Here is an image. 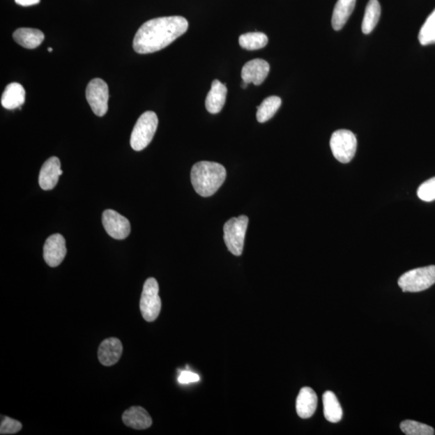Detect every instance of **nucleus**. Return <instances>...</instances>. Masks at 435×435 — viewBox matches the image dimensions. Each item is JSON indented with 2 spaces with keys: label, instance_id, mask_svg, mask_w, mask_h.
Returning a JSON list of instances; mask_svg holds the SVG:
<instances>
[{
  "label": "nucleus",
  "instance_id": "nucleus-1",
  "mask_svg": "<svg viewBox=\"0 0 435 435\" xmlns=\"http://www.w3.org/2000/svg\"><path fill=\"white\" fill-rule=\"evenodd\" d=\"M188 27V20L178 15L150 20L138 29L133 49L139 54L155 53L173 43Z\"/></svg>",
  "mask_w": 435,
  "mask_h": 435
},
{
  "label": "nucleus",
  "instance_id": "nucleus-2",
  "mask_svg": "<svg viewBox=\"0 0 435 435\" xmlns=\"http://www.w3.org/2000/svg\"><path fill=\"white\" fill-rule=\"evenodd\" d=\"M190 177L196 193L206 198L215 194L224 184L227 172L219 163L200 162L191 169Z\"/></svg>",
  "mask_w": 435,
  "mask_h": 435
},
{
  "label": "nucleus",
  "instance_id": "nucleus-3",
  "mask_svg": "<svg viewBox=\"0 0 435 435\" xmlns=\"http://www.w3.org/2000/svg\"><path fill=\"white\" fill-rule=\"evenodd\" d=\"M435 284V266L418 268L404 273L398 280L403 292H422Z\"/></svg>",
  "mask_w": 435,
  "mask_h": 435
},
{
  "label": "nucleus",
  "instance_id": "nucleus-4",
  "mask_svg": "<svg viewBox=\"0 0 435 435\" xmlns=\"http://www.w3.org/2000/svg\"><path fill=\"white\" fill-rule=\"evenodd\" d=\"M158 126V118L156 113L146 112L142 114L131 135V146L135 151H142L151 143Z\"/></svg>",
  "mask_w": 435,
  "mask_h": 435
},
{
  "label": "nucleus",
  "instance_id": "nucleus-5",
  "mask_svg": "<svg viewBox=\"0 0 435 435\" xmlns=\"http://www.w3.org/2000/svg\"><path fill=\"white\" fill-rule=\"evenodd\" d=\"M248 218L241 215L232 218L224 227V241L233 255L239 257L243 253Z\"/></svg>",
  "mask_w": 435,
  "mask_h": 435
},
{
  "label": "nucleus",
  "instance_id": "nucleus-6",
  "mask_svg": "<svg viewBox=\"0 0 435 435\" xmlns=\"http://www.w3.org/2000/svg\"><path fill=\"white\" fill-rule=\"evenodd\" d=\"M139 308L144 320L153 322L162 309V301L159 297V286L157 280L150 277L144 282Z\"/></svg>",
  "mask_w": 435,
  "mask_h": 435
},
{
  "label": "nucleus",
  "instance_id": "nucleus-7",
  "mask_svg": "<svg viewBox=\"0 0 435 435\" xmlns=\"http://www.w3.org/2000/svg\"><path fill=\"white\" fill-rule=\"evenodd\" d=\"M330 149L333 156L341 163H349L355 157L357 139L353 132L345 129L335 132L331 136Z\"/></svg>",
  "mask_w": 435,
  "mask_h": 435
},
{
  "label": "nucleus",
  "instance_id": "nucleus-8",
  "mask_svg": "<svg viewBox=\"0 0 435 435\" xmlns=\"http://www.w3.org/2000/svg\"><path fill=\"white\" fill-rule=\"evenodd\" d=\"M86 97L93 112L98 116H103L108 110L109 90L105 81L95 79L86 87Z\"/></svg>",
  "mask_w": 435,
  "mask_h": 435
},
{
  "label": "nucleus",
  "instance_id": "nucleus-9",
  "mask_svg": "<svg viewBox=\"0 0 435 435\" xmlns=\"http://www.w3.org/2000/svg\"><path fill=\"white\" fill-rule=\"evenodd\" d=\"M102 221L107 234L114 239L124 240L130 234V222L115 211L106 210L103 212Z\"/></svg>",
  "mask_w": 435,
  "mask_h": 435
},
{
  "label": "nucleus",
  "instance_id": "nucleus-10",
  "mask_svg": "<svg viewBox=\"0 0 435 435\" xmlns=\"http://www.w3.org/2000/svg\"><path fill=\"white\" fill-rule=\"evenodd\" d=\"M66 240L60 234L52 235L46 240L44 245V259L50 267L61 265L66 256Z\"/></svg>",
  "mask_w": 435,
  "mask_h": 435
},
{
  "label": "nucleus",
  "instance_id": "nucleus-11",
  "mask_svg": "<svg viewBox=\"0 0 435 435\" xmlns=\"http://www.w3.org/2000/svg\"><path fill=\"white\" fill-rule=\"evenodd\" d=\"M269 70H270V66L266 61L254 59L243 66L241 72L242 79L247 84H253L260 86L266 79Z\"/></svg>",
  "mask_w": 435,
  "mask_h": 435
},
{
  "label": "nucleus",
  "instance_id": "nucleus-12",
  "mask_svg": "<svg viewBox=\"0 0 435 435\" xmlns=\"http://www.w3.org/2000/svg\"><path fill=\"white\" fill-rule=\"evenodd\" d=\"M62 175L60 160L58 158H50L44 163L39 175V184L44 190H53L59 183Z\"/></svg>",
  "mask_w": 435,
  "mask_h": 435
},
{
  "label": "nucleus",
  "instance_id": "nucleus-13",
  "mask_svg": "<svg viewBox=\"0 0 435 435\" xmlns=\"http://www.w3.org/2000/svg\"><path fill=\"white\" fill-rule=\"evenodd\" d=\"M123 345L120 339L109 338L102 342L98 351V358L102 365L112 366L120 360Z\"/></svg>",
  "mask_w": 435,
  "mask_h": 435
},
{
  "label": "nucleus",
  "instance_id": "nucleus-14",
  "mask_svg": "<svg viewBox=\"0 0 435 435\" xmlns=\"http://www.w3.org/2000/svg\"><path fill=\"white\" fill-rule=\"evenodd\" d=\"M318 406V397L310 387H304L299 392L296 402L298 416L303 419L312 418Z\"/></svg>",
  "mask_w": 435,
  "mask_h": 435
},
{
  "label": "nucleus",
  "instance_id": "nucleus-15",
  "mask_svg": "<svg viewBox=\"0 0 435 435\" xmlns=\"http://www.w3.org/2000/svg\"><path fill=\"white\" fill-rule=\"evenodd\" d=\"M123 422L135 429H145L152 426L153 420L148 413L141 406H132L123 413Z\"/></svg>",
  "mask_w": 435,
  "mask_h": 435
},
{
  "label": "nucleus",
  "instance_id": "nucleus-16",
  "mask_svg": "<svg viewBox=\"0 0 435 435\" xmlns=\"http://www.w3.org/2000/svg\"><path fill=\"white\" fill-rule=\"evenodd\" d=\"M227 94L226 84H221L219 80H214L206 98V110L211 114L220 112L225 105Z\"/></svg>",
  "mask_w": 435,
  "mask_h": 435
},
{
  "label": "nucleus",
  "instance_id": "nucleus-17",
  "mask_svg": "<svg viewBox=\"0 0 435 435\" xmlns=\"http://www.w3.org/2000/svg\"><path fill=\"white\" fill-rule=\"evenodd\" d=\"M13 38L17 44L26 49H36L43 43L45 35L40 30L20 28L15 31Z\"/></svg>",
  "mask_w": 435,
  "mask_h": 435
},
{
  "label": "nucleus",
  "instance_id": "nucleus-18",
  "mask_svg": "<svg viewBox=\"0 0 435 435\" xmlns=\"http://www.w3.org/2000/svg\"><path fill=\"white\" fill-rule=\"evenodd\" d=\"M25 101V90L22 84L13 82L7 86L1 98V105L8 110L22 107Z\"/></svg>",
  "mask_w": 435,
  "mask_h": 435
},
{
  "label": "nucleus",
  "instance_id": "nucleus-19",
  "mask_svg": "<svg viewBox=\"0 0 435 435\" xmlns=\"http://www.w3.org/2000/svg\"><path fill=\"white\" fill-rule=\"evenodd\" d=\"M356 3V0H338L334 8L333 20H331V24L335 30L339 31L344 27L354 11Z\"/></svg>",
  "mask_w": 435,
  "mask_h": 435
},
{
  "label": "nucleus",
  "instance_id": "nucleus-20",
  "mask_svg": "<svg viewBox=\"0 0 435 435\" xmlns=\"http://www.w3.org/2000/svg\"><path fill=\"white\" fill-rule=\"evenodd\" d=\"M324 416L330 422L337 423L343 418V410L337 397L331 391H326L323 396Z\"/></svg>",
  "mask_w": 435,
  "mask_h": 435
},
{
  "label": "nucleus",
  "instance_id": "nucleus-21",
  "mask_svg": "<svg viewBox=\"0 0 435 435\" xmlns=\"http://www.w3.org/2000/svg\"><path fill=\"white\" fill-rule=\"evenodd\" d=\"M381 5L378 0H370L367 4L362 23V32L370 34L374 30L381 17Z\"/></svg>",
  "mask_w": 435,
  "mask_h": 435
},
{
  "label": "nucleus",
  "instance_id": "nucleus-22",
  "mask_svg": "<svg viewBox=\"0 0 435 435\" xmlns=\"http://www.w3.org/2000/svg\"><path fill=\"white\" fill-rule=\"evenodd\" d=\"M282 105L281 98L270 96L266 98L257 107V118L258 122L266 123L270 120Z\"/></svg>",
  "mask_w": 435,
  "mask_h": 435
},
{
  "label": "nucleus",
  "instance_id": "nucleus-23",
  "mask_svg": "<svg viewBox=\"0 0 435 435\" xmlns=\"http://www.w3.org/2000/svg\"><path fill=\"white\" fill-rule=\"evenodd\" d=\"M268 43V36L262 33H247L240 36L239 43L243 49L257 50L266 47Z\"/></svg>",
  "mask_w": 435,
  "mask_h": 435
},
{
  "label": "nucleus",
  "instance_id": "nucleus-24",
  "mask_svg": "<svg viewBox=\"0 0 435 435\" xmlns=\"http://www.w3.org/2000/svg\"><path fill=\"white\" fill-rule=\"evenodd\" d=\"M418 40L422 45L435 44V9L422 25Z\"/></svg>",
  "mask_w": 435,
  "mask_h": 435
},
{
  "label": "nucleus",
  "instance_id": "nucleus-25",
  "mask_svg": "<svg viewBox=\"0 0 435 435\" xmlns=\"http://www.w3.org/2000/svg\"><path fill=\"white\" fill-rule=\"evenodd\" d=\"M400 428L404 434L407 435H434V429L431 426L422 422L406 420L400 425Z\"/></svg>",
  "mask_w": 435,
  "mask_h": 435
},
{
  "label": "nucleus",
  "instance_id": "nucleus-26",
  "mask_svg": "<svg viewBox=\"0 0 435 435\" xmlns=\"http://www.w3.org/2000/svg\"><path fill=\"white\" fill-rule=\"evenodd\" d=\"M418 198L425 201L435 200V177L425 181L418 190Z\"/></svg>",
  "mask_w": 435,
  "mask_h": 435
},
{
  "label": "nucleus",
  "instance_id": "nucleus-27",
  "mask_svg": "<svg viewBox=\"0 0 435 435\" xmlns=\"http://www.w3.org/2000/svg\"><path fill=\"white\" fill-rule=\"evenodd\" d=\"M22 429V424L11 418L4 416L0 426V434H17Z\"/></svg>",
  "mask_w": 435,
  "mask_h": 435
},
{
  "label": "nucleus",
  "instance_id": "nucleus-28",
  "mask_svg": "<svg viewBox=\"0 0 435 435\" xmlns=\"http://www.w3.org/2000/svg\"><path fill=\"white\" fill-rule=\"evenodd\" d=\"M178 380L180 384L186 385L190 384V383L199 381L200 377L192 372L184 371L181 372Z\"/></svg>",
  "mask_w": 435,
  "mask_h": 435
},
{
  "label": "nucleus",
  "instance_id": "nucleus-29",
  "mask_svg": "<svg viewBox=\"0 0 435 435\" xmlns=\"http://www.w3.org/2000/svg\"><path fill=\"white\" fill-rule=\"evenodd\" d=\"M15 2L20 5V6L29 7L38 4L40 0H15Z\"/></svg>",
  "mask_w": 435,
  "mask_h": 435
},
{
  "label": "nucleus",
  "instance_id": "nucleus-30",
  "mask_svg": "<svg viewBox=\"0 0 435 435\" xmlns=\"http://www.w3.org/2000/svg\"><path fill=\"white\" fill-rule=\"evenodd\" d=\"M247 85H248V84H247V82H245V81H243V82H242L241 86H242V88H243V89H246V88H247Z\"/></svg>",
  "mask_w": 435,
  "mask_h": 435
},
{
  "label": "nucleus",
  "instance_id": "nucleus-31",
  "mask_svg": "<svg viewBox=\"0 0 435 435\" xmlns=\"http://www.w3.org/2000/svg\"><path fill=\"white\" fill-rule=\"evenodd\" d=\"M48 51H49V52H53V49H52V48H49V49H48Z\"/></svg>",
  "mask_w": 435,
  "mask_h": 435
}]
</instances>
